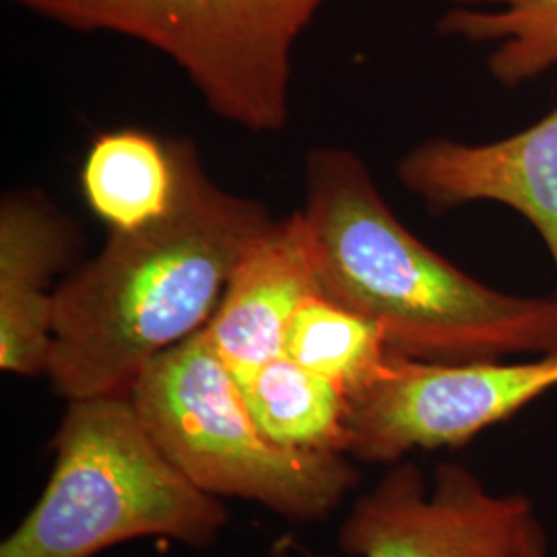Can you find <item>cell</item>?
<instances>
[{"label": "cell", "instance_id": "1", "mask_svg": "<svg viewBox=\"0 0 557 557\" xmlns=\"http://www.w3.org/2000/svg\"><path fill=\"white\" fill-rule=\"evenodd\" d=\"M172 153L168 211L112 232L54 292L48 376L69 400L128 397L151 359L207 326L239 260L273 223L262 205L209 178L190 145Z\"/></svg>", "mask_w": 557, "mask_h": 557}, {"label": "cell", "instance_id": "2", "mask_svg": "<svg viewBox=\"0 0 557 557\" xmlns=\"http://www.w3.org/2000/svg\"><path fill=\"white\" fill-rule=\"evenodd\" d=\"M304 209L320 292L376 322L388 349L419 361L557 351V299L520 298L469 277L413 236L347 149L306 158Z\"/></svg>", "mask_w": 557, "mask_h": 557}, {"label": "cell", "instance_id": "3", "mask_svg": "<svg viewBox=\"0 0 557 557\" xmlns=\"http://www.w3.org/2000/svg\"><path fill=\"white\" fill-rule=\"evenodd\" d=\"M54 469L0 557H94L135 539L205 547L227 522L163 455L133 398L71 400L54 436Z\"/></svg>", "mask_w": 557, "mask_h": 557}, {"label": "cell", "instance_id": "4", "mask_svg": "<svg viewBox=\"0 0 557 557\" xmlns=\"http://www.w3.org/2000/svg\"><path fill=\"white\" fill-rule=\"evenodd\" d=\"M128 397L163 455L215 498L319 520L358 481L345 455L289 450L267 438L202 329L151 359Z\"/></svg>", "mask_w": 557, "mask_h": 557}, {"label": "cell", "instance_id": "5", "mask_svg": "<svg viewBox=\"0 0 557 557\" xmlns=\"http://www.w3.org/2000/svg\"><path fill=\"white\" fill-rule=\"evenodd\" d=\"M73 32L160 50L209 110L250 133L289 120L294 48L326 0H7Z\"/></svg>", "mask_w": 557, "mask_h": 557}, {"label": "cell", "instance_id": "6", "mask_svg": "<svg viewBox=\"0 0 557 557\" xmlns=\"http://www.w3.org/2000/svg\"><path fill=\"white\" fill-rule=\"evenodd\" d=\"M557 386V351L529 361H419L393 354L349 398L347 457L397 462L418 448L462 446Z\"/></svg>", "mask_w": 557, "mask_h": 557}, {"label": "cell", "instance_id": "7", "mask_svg": "<svg viewBox=\"0 0 557 557\" xmlns=\"http://www.w3.org/2000/svg\"><path fill=\"white\" fill-rule=\"evenodd\" d=\"M531 518L529 499L487 492L460 465H440L428 487L413 462H398L356 502L338 545L359 557H512Z\"/></svg>", "mask_w": 557, "mask_h": 557}, {"label": "cell", "instance_id": "8", "mask_svg": "<svg viewBox=\"0 0 557 557\" xmlns=\"http://www.w3.org/2000/svg\"><path fill=\"white\" fill-rule=\"evenodd\" d=\"M398 180L436 213L479 200L515 209L537 230L557 273V108L508 139L425 140L400 160Z\"/></svg>", "mask_w": 557, "mask_h": 557}, {"label": "cell", "instance_id": "9", "mask_svg": "<svg viewBox=\"0 0 557 557\" xmlns=\"http://www.w3.org/2000/svg\"><path fill=\"white\" fill-rule=\"evenodd\" d=\"M312 296L322 292L310 234L298 211L273 221L250 246L202 331L236 379H244L283 356L289 322Z\"/></svg>", "mask_w": 557, "mask_h": 557}, {"label": "cell", "instance_id": "10", "mask_svg": "<svg viewBox=\"0 0 557 557\" xmlns=\"http://www.w3.org/2000/svg\"><path fill=\"white\" fill-rule=\"evenodd\" d=\"M69 252V234L41 200L11 197L0 209V368L48 374L54 294L50 281Z\"/></svg>", "mask_w": 557, "mask_h": 557}, {"label": "cell", "instance_id": "11", "mask_svg": "<svg viewBox=\"0 0 557 557\" xmlns=\"http://www.w3.org/2000/svg\"><path fill=\"white\" fill-rule=\"evenodd\" d=\"M238 382L250 416L271 442L289 450L345 455L349 400L333 382L287 356Z\"/></svg>", "mask_w": 557, "mask_h": 557}, {"label": "cell", "instance_id": "12", "mask_svg": "<svg viewBox=\"0 0 557 557\" xmlns=\"http://www.w3.org/2000/svg\"><path fill=\"white\" fill-rule=\"evenodd\" d=\"M83 190L94 213L112 232L158 220L176 190L172 147L163 149L158 140L135 131L103 135L85 160Z\"/></svg>", "mask_w": 557, "mask_h": 557}, {"label": "cell", "instance_id": "13", "mask_svg": "<svg viewBox=\"0 0 557 557\" xmlns=\"http://www.w3.org/2000/svg\"><path fill=\"white\" fill-rule=\"evenodd\" d=\"M442 36L492 44V77L518 87L557 66V0H457L438 21Z\"/></svg>", "mask_w": 557, "mask_h": 557}, {"label": "cell", "instance_id": "14", "mask_svg": "<svg viewBox=\"0 0 557 557\" xmlns=\"http://www.w3.org/2000/svg\"><path fill=\"white\" fill-rule=\"evenodd\" d=\"M283 356L333 382L349 400L379 379L393 351L376 322L312 296L289 322Z\"/></svg>", "mask_w": 557, "mask_h": 557}, {"label": "cell", "instance_id": "15", "mask_svg": "<svg viewBox=\"0 0 557 557\" xmlns=\"http://www.w3.org/2000/svg\"><path fill=\"white\" fill-rule=\"evenodd\" d=\"M512 557H547V537L537 518H531L522 529Z\"/></svg>", "mask_w": 557, "mask_h": 557}]
</instances>
